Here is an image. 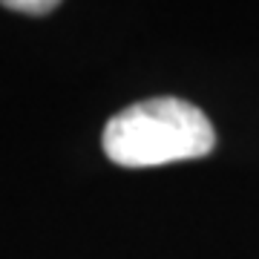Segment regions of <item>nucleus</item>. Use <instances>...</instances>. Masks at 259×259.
Masks as SVG:
<instances>
[{"label":"nucleus","instance_id":"1","mask_svg":"<svg viewBox=\"0 0 259 259\" xmlns=\"http://www.w3.org/2000/svg\"><path fill=\"white\" fill-rule=\"evenodd\" d=\"M101 144L112 164L139 170L207 156L216 147V130L182 98H150L112 115Z\"/></svg>","mask_w":259,"mask_h":259},{"label":"nucleus","instance_id":"2","mask_svg":"<svg viewBox=\"0 0 259 259\" xmlns=\"http://www.w3.org/2000/svg\"><path fill=\"white\" fill-rule=\"evenodd\" d=\"M3 6L23 15H49L52 9H58V0H6Z\"/></svg>","mask_w":259,"mask_h":259}]
</instances>
